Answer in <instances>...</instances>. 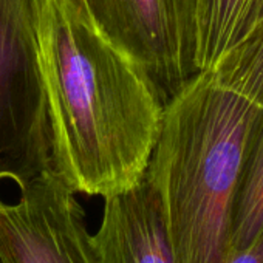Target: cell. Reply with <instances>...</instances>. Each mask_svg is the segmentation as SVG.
<instances>
[{
  "instance_id": "obj_1",
  "label": "cell",
  "mask_w": 263,
  "mask_h": 263,
  "mask_svg": "<svg viewBox=\"0 0 263 263\" xmlns=\"http://www.w3.org/2000/svg\"><path fill=\"white\" fill-rule=\"evenodd\" d=\"M37 41L56 174L90 197L134 189L161 128L157 88L74 0H37Z\"/></svg>"
},
{
  "instance_id": "obj_2",
  "label": "cell",
  "mask_w": 263,
  "mask_h": 263,
  "mask_svg": "<svg viewBox=\"0 0 263 263\" xmlns=\"http://www.w3.org/2000/svg\"><path fill=\"white\" fill-rule=\"evenodd\" d=\"M260 107L195 74L166 105L146 181L175 263H223L248 137Z\"/></svg>"
},
{
  "instance_id": "obj_3",
  "label": "cell",
  "mask_w": 263,
  "mask_h": 263,
  "mask_svg": "<svg viewBox=\"0 0 263 263\" xmlns=\"http://www.w3.org/2000/svg\"><path fill=\"white\" fill-rule=\"evenodd\" d=\"M53 167L37 0H0V181L19 189Z\"/></svg>"
},
{
  "instance_id": "obj_4",
  "label": "cell",
  "mask_w": 263,
  "mask_h": 263,
  "mask_svg": "<svg viewBox=\"0 0 263 263\" xmlns=\"http://www.w3.org/2000/svg\"><path fill=\"white\" fill-rule=\"evenodd\" d=\"M167 104L195 74L197 0H74Z\"/></svg>"
},
{
  "instance_id": "obj_5",
  "label": "cell",
  "mask_w": 263,
  "mask_h": 263,
  "mask_svg": "<svg viewBox=\"0 0 263 263\" xmlns=\"http://www.w3.org/2000/svg\"><path fill=\"white\" fill-rule=\"evenodd\" d=\"M0 263H98L84 208L54 169L0 200Z\"/></svg>"
},
{
  "instance_id": "obj_6",
  "label": "cell",
  "mask_w": 263,
  "mask_h": 263,
  "mask_svg": "<svg viewBox=\"0 0 263 263\" xmlns=\"http://www.w3.org/2000/svg\"><path fill=\"white\" fill-rule=\"evenodd\" d=\"M91 240L98 263H175L160 204L146 178L134 189L104 198Z\"/></svg>"
},
{
  "instance_id": "obj_7",
  "label": "cell",
  "mask_w": 263,
  "mask_h": 263,
  "mask_svg": "<svg viewBox=\"0 0 263 263\" xmlns=\"http://www.w3.org/2000/svg\"><path fill=\"white\" fill-rule=\"evenodd\" d=\"M263 25V0H197V68L212 70Z\"/></svg>"
},
{
  "instance_id": "obj_8",
  "label": "cell",
  "mask_w": 263,
  "mask_h": 263,
  "mask_svg": "<svg viewBox=\"0 0 263 263\" xmlns=\"http://www.w3.org/2000/svg\"><path fill=\"white\" fill-rule=\"evenodd\" d=\"M263 234V108H260L248 143L238 174L228 254L238 252L252 245ZM226 254V255H228Z\"/></svg>"
},
{
  "instance_id": "obj_9",
  "label": "cell",
  "mask_w": 263,
  "mask_h": 263,
  "mask_svg": "<svg viewBox=\"0 0 263 263\" xmlns=\"http://www.w3.org/2000/svg\"><path fill=\"white\" fill-rule=\"evenodd\" d=\"M209 71L221 85L263 108V30L228 53Z\"/></svg>"
},
{
  "instance_id": "obj_10",
  "label": "cell",
  "mask_w": 263,
  "mask_h": 263,
  "mask_svg": "<svg viewBox=\"0 0 263 263\" xmlns=\"http://www.w3.org/2000/svg\"><path fill=\"white\" fill-rule=\"evenodd\" d=\"M223 263H263V234L246 249L228 254Z\"/></svg>"
},
{
  "instance_id": "obj_11",
  "label": "cell",
  "mask_w": 263,
  "mask_h": 263,
  "mask_svg": "<svg viewBox=\"0 0 263 263\" xmlns=\"http://www.w3.org/2000/svg\"><path fill=\"white\" fill-rule=\"evenodd\" d=\"M260 30H263V28H260ZM260 30H258V31H260ZM258 31H257V33H258ZM254 34H255V33H254ZM254 34H252V36H254Z\"/></svg>"
},
{
  "instance_id": "obj_12",
  "label": "cell",
  "mask_w": 263,
  "mask_h": 263,
  "mask_svg": "<svg viewBox=\"0 0 263 263\" xmlns=\"http://www.w3.org/2000/svg\"><path fill=\"white\" fill-rule=\"evenodd\" d=\"M260 28H263V25H261V27H260ZM260 28H258V30H260ZM258 30H257V31H258ZM257 31H255V33H257Z\"/></svg>"
}]
</instances>
